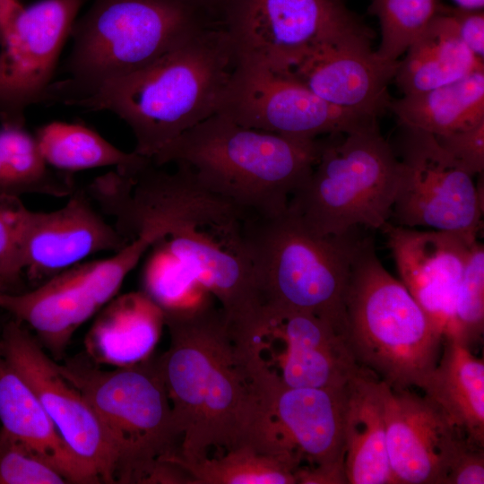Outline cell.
Here are the masks:
<instances>
[{"label":"cell","mask_w":484,"mask_h":484,"mask_svg":"<svg viewBox=\"0 0 484 484\" xmlns=\"http://www.w3.org/2000/svg\"><path fill=\"white\" fill-rule=\"evenodd\" d=\"M346 339L358 364L393 389L423 387L443 335L401 281L384 267L370 238L356 251L345 298Z\"/></svg>","instance_id":"5b68a950"},{"label":"cell","mask_w":484,"mask_h":484,"mask_svg":"<svg viewBox=\"0 0 484 484\" xmlns=\"http://www.w3.org/2000/svg\"><path fill=\"white\" fill-rule=\"evenodd\" d=\"M164 319L169 345L156 359L181 438L176 456L194 462L213 449L254 447L260 402L222 310L206 299Z\"/></svg>","instance_id":"6da1fadb"},{"label":"cell","mask_w":484,"mask_h":484,"mask_svg":"<svg viewBox=\"0 0 484 484\" xmlns=\"http://www.w3.org/2000/svg\"><path fill=\"white\" fill-rule=\"evenodd\" d=\"M143 272V290L163 312L189 308L208 293L160 242L154 244Z\"/></svg>","instance_id":"4dcf8cb0"},{"label":"cell","mask_w":484,"mask_h":484,"mask_svg":"<svg viewBox=\"0 0 484 484\" xmlns=\"http://www.w3.org/2000/svg\"><path fill=\"white\" fill-rule=\"evenodd\" d=\"M35 138L47 164L60 172L113 166L121 174L134 176L151 161L134 151H123L82 125L52 122L39 127Z\"/></svg>","instance_id":"4316f807"},{"label":"cell","mask_w":484,"mask_h":484,"mask_svg":"<svg viewBox=\"0 0 484 484\" xmlns=\"http://www.w3.org/2000/svg\"><path fill=\"white\" fill-rule=\"evenodd\" d=\"M483 332L484 246L476 240L456 288L443 339H454L472 349L482 340Z\"/></svg>","instance_id":"1f68e13d"},{"label":"cell","mask_w":484,"mask_h":484,"mask_svg":"<svg viewBox=\"0 0 484 484\" xmlns=\"http://www.w3.org/2000/svg\"><path fill=\"white\" fill-rule=\"evenodd\" d=\"M217 113L252 129L304 137L346 134L377 117L334 106L284 73L237 63Z\"/></svg>","instance_id":"4fadbf2b"},{"label":"cell","mask_w":484,"mask_h":484,"mask_svg":"<svg viewBox=\"0 0 484 484\" xmlns=\"http://www.w3.org/2000/svg\"><path fill=\"white\" fill-rule=\"evenodd\" d=\"M255 387L261 405V451L289 456L299 468L344 466L342 427L347 386Z\"/></svg>","instance_id":"2e32d148"},{"label":"cell","mask_w":484,"mask_h":484,"mask_svg":"<svg viewBox=\"0 0 484 484\" xmlns=\"http://www.w3.org/2000/svg\"><path fill=\"white\" fill-rule=\"evenodd\" d=\"M60 209L43 212L15 207L23 271L30 280L50 278L96 253L117 252L128 240L108 222L86 191L74 190Z\"/></svg>","instance_id":"e0dca14e"},{"label":"cell","mask_w":484,"mask_h":484,"mask_svg":"<svg viewBox=\"0 0 484 484\" xmlns=\"http://www.w3.org/2000/svg\"><path fill=\"white\" fill-rule=\"evenodd\" d=\"M96 414L115 463V483L146 484L181 438L157 359L102 370L86 355L56 363Z\"/></svg>","instance_id":"52a82bcc"},{"label":"cell","mask_w":484,"mask_h":484,"mask_svg":"<svg viewBox=\"0 0 484 484\" xmlns=\"http://www.w3.org/2000/svg\"><path fill=\"white\" fill-rule=\"evenodd\" d=\"M422 390L470 443L484 446V361L471 349L443 339L437 365Z\"/></svg>","instance_id":"cb8c5ba5"},{"label":"cell","mask_w":484,"mask_h":484,"mask_svg":"<svg viewBox=\"0 0 484 484\" xmlns=\"http://www.w3.org/2000/svg\"><path fill=\"white\" fill-rule=\"evenodd\" d=\"M457 7L468 10H483L484 0H452Z\"/></svg>","instance_id":"f35d334b"},{"label":"cell","mask_w":484,"mask_h":484,"mask_svg":"<svg viewBox=\"0 0 484 484\" xmlns=\"http://www.w3.org/2000/svg\"><path fill=\"white\" fill-rule=\"evenodd\" d=\"M8 360L39 398L57 432L94 478L115 483V463L100 423L82 393L58 370L38 339L13 318L0 337Z\"/></svg>","instance_id":"9a60e30c"},{"label":"cell","mask_w":484,"mask_h":484,"mask_svg":"<svg viewBox=\"0 0 484 484\" xmlns=\"http://www.w3.org/2000/svg\"><path fill=\"white\" fill-rule=\"evenodd\" d=\"M438 144L471 176L484 170V121L469 128L434 135Z\"/></svg>","instance_id":"836d02e7"},{"label":"cell","mask_w":484,"mask_h":484,"mask_svg":"<svg viewBox=\"0 0 484 484\" xmlns=\"http://www.w3.org/2000/svg\"><path fill=\"white\" fill-rule=\"evenodd\" d=\"M382 382L393 484H445L468 440L426 395Z\"/></svg>","instance_id":"d6986e66"},{"label":"cell","mask_w":484,"mask_h":484,"mask_svg":"<svg viewBox=\"0 0 484 484\" xmlns=\"http://www.w3.org/2000/svg\"><path fill=\"white\" fill-rule=\"evenodd\" d=\"M400 174V161L377 121L328 134L288 210L321 236L344 235L359 225L382 229L391 219Z\"/></svg>","instance_id":"ba28073f"},{"label":"cell","mask_w":484,"mask_h":484,"mask_svg":"<svg viewBox=\"0 0 484 484\" xmlns=\"http://www.w3.org/2000/svg\"><path fill=\"white\" fill-rule=\"evenodd\" d=\"M400 126L393 151L401 174L390 222L477 238L483 213V182L476 184L432 134Z\"/></svg>","instance_id":"8fae6325"},{"label":"cell","mask_w":484,"mask_h":484,"mask_svg":"<svg viewBox=\"0 0 484 484\" xmlns=\"http://www.w3.org/2000/svg\"><path fill=\"white\" fill-rule=\"evenodd\" d=\"M180 466L189 484H297L298 463L292 458L241 445L199 461L167 459Z\"/></svg>","instance_id":"f1b7e54d"},{"label":"cell","mask_w":484,"mask_h":484,"mask_svg":"<svg viewBox=\"0 0 484 484\" xmlns=\"http://www.w3.org/2000/svg\"><path fill=\"white\" fill-rule=\"evenodd\" d=\"M214 21L218 22L219 13L224 0H175Z\"/></svg>","instance_id":"74e56055"},{"label":"cell","mask_w":484,"mask_h":484,"mask_svg":"<svg viewBox=\"0 0 484 484\" xmlns=\"http://www.w3.org/2000/svg\"><path fill=\"white\" fill-rule=\"evenodd\" d=\"M382 230L401 281L444 337L455 290L477 238L390 221Z\"/></svg>","instance_id":"ffe728a7"},{"label":"cell","mask_w":484,"mask_h":484,"mask_svg":"<svg viewBox=\"0 0 484 484\" xmlns=\"http://www.w3.org/2000/svg\"><path fill=\"white\" fill-rule=\"evenodd\" d=\"M231 333L258 386L342 389L364 370L346 335L309 313L261 307L251 323Z\"/></svg>","instance_id":"9c48e42d"},{"label":"cell","mask_w":484,"mask_h":484,"mask_svg":"<svg viewBox=\"0 0 484 484\" xmlns=\"http://www.w3.org/2000/svg\"><path fill=\"white\" fill-rule=\"evenodd\" d=\"M405 53L393 77L403 95L432 90L484 69V61L462 42L444 4Z\"/></svg>","instance_id":"d4e9b609"},{"label":"cell","mask_w":484,"mask_h":484,"mask_svg":"<svg viewBox=\"0 0 484 484\" xmlns=\"http://www.w3.org/2000/svg\"><path fill=\"white\" fill-rule=\"evenodd\" d=\"M483 446L467 441L452 463L445 484H483Z\"/></svg>","instance_id":"d590c367"},{"label":"cell","mask_w":484,"mask_h":484,"mask_svg":"<svg viewBox=\"0 0 484 484\" xmlns=\"http://www.w3.org/2000/svg\"><path fill=\"white\" fill-rule=\"evenodd\" d=\"M218 22L237 63L279 73L321 42L369 30L344 0H224Z\"/></svg>","instance_id":"30bf717a"},{"label":"cell","mask_w":484,"mask_h":484,"mask_svg":"<svg viewBox=\"0 0 484 484\" xmlns=\"http://www.w3.org/2000/svg\"><path fill=\"white\" fill-rule=\"evenodd\" d=\"M342 431L348 484H393L383 382L366 369L347 385Z\"/></svg>","instance_id":"7402d4cb"},{"label":"cell","mask_w":484,"mask_h":484,"mask_svg":"<svg viewBox=\"0 0 484 484\" xmlns=\"http://www.w3.org/2000/svg\"><path fill=\"white\" fill-rule=\"evenodd\" d=\"M442 6L440 0H372L367 11L378 19L381 28L376 54L398 61Z\"/></svg>","instance_id":"f546056e"},{"label":"cell","mask_w":484,"mask_h":484,"mask_svg":"<svg viewBox=\"0 0 484 484\" xmlns=\"http://www.w3.org/2000/svg\"><path fill=\"white\" fill-rule=\"evenodd\" d=\"M82 0L21 4L0 19V121L24 126L25 112L45 103Z\"/></svg>","instance_id":"7c38bea8"},{"label":"cell","mask_w":484,"mask_h":484,"mask_svg":"<svg viewBox=\"0 0 484 484\" xmlns=\"http://www.w3.org/2000/svg\"><path fill=\"white\" fill-rule=\"evenodd\" d=\"M75 190L69 173L55 172L45 161L35 135L24 126L0 127V199L39 194L55 197Z\"/></svg>","instance_id":"83f0119b"},{"label":"cell","mask_w":484,"mask_h":484,"mask_svg":"<svg viewBox=\"0 0 484 484\" xmlns=\"http://www.w3.org/2000/svg\"><path fill=\"white\" fill-rule=\"evenodd\" d=\"M18 199H0V277L10 285L23 272L15 220Z\"/></svg>","instance_id":"e575fe53"},{"label":"cell","mask_w":484,"mask_h":484,"mask_svg":"<svg viewBox=\"0 0 484 484\" xmlns=\"http://www.w3.org/2000/svg\"><path fill=\"white\" fill-rule=\"evenodd\" d=\"M0 424L40 453L69 483H96L65 443L29 384L10 363L1 341Z\"/></svg>","instance_id":"603a6c76"},{"label":"cell","mask_w":484,"mask_h":484,"mask_svg":"<svg viewBox=\"0 0 484 484\" xmlns=\"http://www.w3.org/2000/svg\"><path fill=\"white\" fill-rule=\"evenodd\" d=\"M1 38H2V37H1V31H0V42H1Z\"/></svg>","instance_id":"60d3db41"},{"label":"cell","mask_w":484,"mask_h":484,"mask_svg":"<svg viewBox=\"0 0 484 484\" xmlns=\"http://www.w3.org/2000/svg\"><path fill=\"white\" fill-rule=\"evenodd\" d=\"M322 138L244 127L215 113L160 150L156 166L182 164L199 182L248 215L285 212L311 173Z\"/></svg>","instance_id":"3957f363"},{"label":"cell","mask_w":484,"mask_h":484,"mask_svg":"<svg viewBox=\"0 0 484 484\" xmlns=\"http://www.w3.org/2000/svg\"><path fill=\"white\" fill-rule=\"evenodd\" d=\"M401 125L433 135L471 127L484 121V69L426 91L391 100Z\"/></svg>","instance_id":"484cf974"},{"label":"cell","mask_w":484,"mask_h":484,"mask_svg":"<svg viewBox=\"0 0 484 484\" xmlns=\"http://www.w3.org/2000/svg\"><path fill=\"white\" fill-rule=\"evenodd\" d=\"M216 22L175 0H94L73 25L68 75L51 84L45 103L74 105Z\"/></svg>","instance_id":"277c9868"},{"label":"cell","mask_w":484,"mask_h":484,"mask_svg":"<svg viewBox=\"0 0 484 484\" xmlns=\"http://www.w3.org/2000/svg\"><path fill=\"white\" fill-rule=\"evenodd\" d=\"M98 313L84 339L86 356L93 363L124 367L151 357L165 319L144 291L116 296Z\"/></svg>","instance_id":"44dd1931"},{"label":"cell","mask_w":484,"mask_h":484,"mask_svg":"<svg viewBox=\"0 0 484 484\" xmlns=\"http://www.w3.org/2000/svg\"><path fill=\"white\" fill-rule=\"evenodd\" d=\"M236 65L229 38L216 22L73 106L117 114L134 135V151L151 160L184 132L217 113Z\"/></svg>","instance_id":"7a4b0ae2"},{"label":"cell","mask_w":484,"mask_h":484,"mask_svg":"<svg viewBox=\"0 0 484 484\" xmlns=\"http://www.w3.org/2000/svg\"><path fill=\"white\" fill-rule=\"evenodd\" d=\"M453 18L459 37L467 48L480 60L484 58L483 10H468L446 6Z\"/></svg>","instance_id":"8d00e7d4"},{"label":"cell","mask_w":484,"mask_h":484,"mask_svg":"<svg viewBox=\"0 0 484 484\" xmlns=\"http://www.w3.org/2000/svg\"><path fill=\"white\" fill-rule=\"evenodd\" d=\"M7 283L0 277V294L5 292Z\"/></svg>","instance_id":"ab89813d"},{"label":"cell","mask_w":484,"mask_h":484,"mask_svg":"<svg viewBox=\"0 0 484 484\" xmlns=\"http://www.w3.org/2000/svg\"><path fill=\"white\" fill-rule=\"evenodd\" d=\"M65 475L35 448L0 427V484H64Z\"/></svg>","instance_id":"d6a6232c"},{"label":"cell","mask_w":484,"mask_h":484,"mask_svg":"<svg viewBox=\"0 0 484 484\" xmlns=\"http://www.w3.org/2000/svg\"><path fill=\"white\" fill-rule=\"evenodd\" d=\"M372 38L369 29L325 40L281 73L334 106L378 117L389 108L388 86L399 60L380 57Z\"/></svg>","instance_id":"ac0fdd59"},{"label":"cell","mask_w":484,"mask_h":484,"mask_svg":"<svg viewBox=\"0 0 484 484\" xmlns=\"http://www.w3.org/2000/svg\"><path fill=\"white\" fill-rule=\"evenodd\" d=\"M242 240L261 307L312 314L346 335L345 298L361 241L354 230L321 236L287 209L248 217Z\"/></svg>","instance_id":"8992f818"},{"label":"cell","mask_w":484,"mask_h":484,"mask_svg":"<svg viewBox=\"0 0 484 484\" xmlns=\"http://www.w3.org/2000/svg\"><path fill=\"white\" fill-rule=\"evenodd\" d=\"M242 225L216 214L193 213L173 220L160 240L220 302L231 330L249 324L261 308Z\"/></svg>","instance_id":"5bb4252c"}]
</instances>
